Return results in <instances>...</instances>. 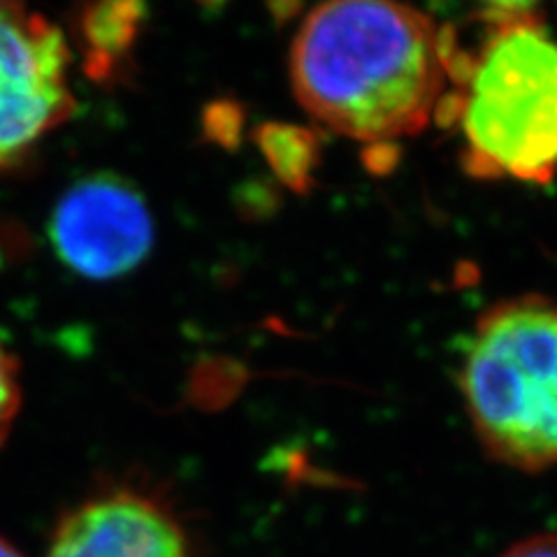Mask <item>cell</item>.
Returning a JSON list of instances; mask_svg holds the SVG:
<instances>
[{"label": "cell", "mask_w": 557, "mask_h": 557, "mask_svg": "<svg viewBox=\"0 0 557 557\" xmlns=\"http://www.w3.org/2000/svg\"><path fill=\"white\" fill-rule=\"evenodd\" d=\"M20 372H16V360L5 346L3 337H0V442L5 440L8 430L12 428V421L16 411H20Z\"/></svg>", "instance_id": "cell-9"}, {"label": "cell", "mask_w": 557, "mask_h": 557, "mask_svg": "<svg viewBox=\"0 0 557 557\" xmlns=\"http://www.w3.org/2000/svg\"><path fill=\"white\" fill-rule=\"evenodd\" d=\"M453 40L421 10L381 0L313 8L290 49L298 102L325 128L379 145L418 135L442 108Z\"/></svg>", "instance_id": "cell-1"}, {"label": "cell", "mask_w": 557, "mask_h": 557, "mask_svg": "<svg viewBox=\"0 0 557 557\" xmlns=\"http://www.w3.org/2000/svg\"><path fill=\"white\" fill-rule=\"evenodd\" d=\"M499 557H557V534L542 532L528 539H520Z\"/></svg>", "instance_id": "cell-10"}, {"label": "cell", "mask_w": 557, "mask_h": 557, "mask_svg": "<svg viewBox=\"0 0 557 557\" xmlns=\"http://www.w3.org/2000/svg\"><path fill=\"white\" fill-rule=\"evenodd\" d=\"M49 233L70 270L86 278H116L147 258L153 223L135 188L100 174L75 184L59 200Z\"/></svg>", "instance_id": "cell-5"}, {"label": "cell", "mask_w": 557, "mask_h": 557, "mask_svg": "<svg viewBox=\"0 0 557 557\" xmlns=\"http://www.w3.org/2000/svg\"><path fill=\"white\" fill-rule=\"evenodd\" d=\"M485 24L456 77L465 168L479 180L548 184L557 174V42L525 5L491 8Z\"/></svg>", "instance_id": "cell-2"}, {"label": "cell", "mask_w": 557, "mask_h": 557, "mask_svg": "<svg viewBox=\"0 0 557 557\" xmlns=\"http://www.w3.org/2000/svg\"><path fill=\"white\" fill-rule=\"evenodd\" d=\"M139 22H143V5L135 3H104L84 10L79 33L86 47V63L94 75H108L126 54Z\"/></svg>", "instance_id": "cell-7"}, {"label": "cell", "mask_w": 557, "mask_h": 557, "mask_svg": "<svg viewBox=\"0 0 557 557\" xmlns=\"http://www.w3.org/2000/svg\"><path fill=\"white\" fill-rule=\"evenodd\" d=\"M0 557H24V555L16 550L12 544H8L5 539H0Z\"/></svg>", "instance_id": "cell-11"}, {"label": "cell", "mask_w": 557, "mask_h": 557, "mask_svg": "<svg viewBox=\"0 0 557 557\" xmlns=\"http://www.w3.org/2000/svg\"><path fill=\"white\" fill-rule=\"evenodd\" d=\"M263 149L272 168L293 184H302L313 161L311 137L295 128H268L263 135Z\"/></svg>", "instance_id": "cell-8"}, {"label": "cell", "mask_w": 557, "mask_h": 557, "mask_svg": "<svg viewBox=\"0 0 557 557\" xmlns=\"http://www.w3.org/2000/svg\"><path fill=\"white\" fill-rule=\"evenodd\" d=\"M465 409L493 460L544 472L557 465V305L499 302L465 342Z\"/></svg>", "instance_id": "cell-3"}, {"label": "cell", "mask_w": 557, "mask_h": 557, "mask_svg": "<svg viewBox=\"0 0 557 557\" xmlns=\"http://www.w3.org/2000/svg\"><path fill=\"white\" fill-rule=\"evenodd\" d=\"M47 557H188V542L163 504L114 491L70 511Z\"/></svg>", "instance_id": "cell-6"}, {"label": "cell", "mask_w": 557, "mask_h": 557, "mask_svg": "<svg viewBox=\"0 0 557 557\" xmlns=\"http://www.w3.org/2000/svg\"><path fill=\"white\" fill-rule=\"evenodd\" d=\"M73 112L61 28L24 5L0 3V174L20 168Z\"/></svg>", "instance_id": "cell-4"}]
</instances>
